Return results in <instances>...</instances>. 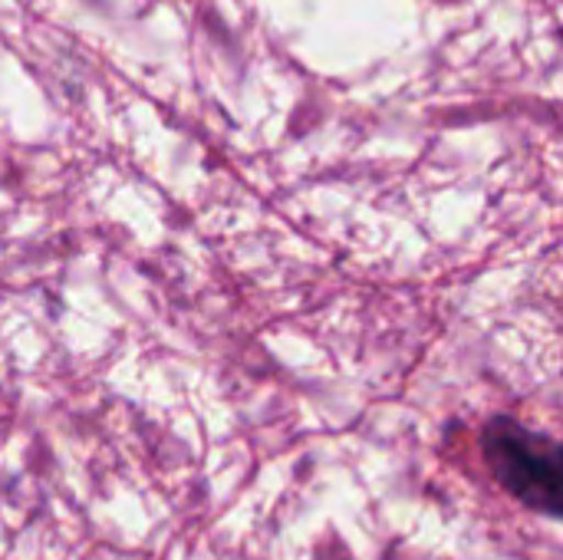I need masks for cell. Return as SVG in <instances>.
<instances>
[{"mask_svg":"<svg viewBox=\"0 0 563 560\" xmlns=\"http://www.w3.org/2000/svg\"><path fill=\"white\" fill-rule=\"evenodd\" d=\"M482 455L495 482L525 508L563 521V442L534 432L511 416L482 429Z\"/></svg>","mask_w":563,"mask_h":560,"instance_id":"obj_1","label":"cell"}]
</instances>
